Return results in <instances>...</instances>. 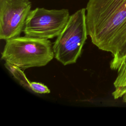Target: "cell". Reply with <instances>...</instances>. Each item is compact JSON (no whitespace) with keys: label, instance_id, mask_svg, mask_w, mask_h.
<instances>
[{"label":"cell","instance_id":"cell-1","mask_svg":"<svg viewBox=\"0 0 126 126\" xmlns=\"http://www.w3.org/2000/svg\"><path fill=\"white\" fill-rule=\"evenodd\" d=\"M86 20L92 43L111 53L110 67L126 57V0H89Z\"/></svg>","mask_w":126,"mask_h":126},{"label":"cell","instance_id":"cell-2","mask_svg":"<svg viewBox=\"0 0 126 126\" xmlns=\"http://www.w3.org/2000/svg\"><path fill=\"white\" fill-rule=\"evenodd\" d=\"M54 57L49 40L25 36L6 40L1 59L24 70L45 66Z\"/></svg>","mask_w":126,"mask_h":126},{"label":"cell","instance_id":"cell-3","mask_svg":"<svg viewBox=\"0 0 126 126\" xmlns=\"http://www.w3.org/2000/svg\"><path fill=\"white\" fill-rule=\"evenodd\" d=\"M88 35L86 8L70 15L68 20L53 45L54 58L63 65L73 64L80 56Z\"/></svg>","mask_w":126,"mask_h":126},{"label":"cell","instance_id":"cell-4","mask_svg":"<svg viewBox=\"0 0 126 126\" xmlns=\"http://www.w3.org/2000/svg\"><path fill=\"white\" fill-rule=\"evenodd\" d=\"M69 16L67 9H47L37 7L30 12L23 32L26 36L51 39L60 34Z\"/></svg>","mask_w":126,"mask_h":126},{"label":"cell","instance_id":"cell-5","mask_svg":"<svg viewBox=\"0 0 126 126\" xmlns=\"http://www.w3.org/2000/svg\"><path fill=\"white\" fill-rule=\"evenodd\" d=\"M30 0H0V39L19 36L31 10Z\"/></svg>","mask_w":126,"mask_h":126},{"label":"cell","instance_id":"cell-6","mask_svg":"<svg viewBox=\"0 0 126 126\" xmlns=\"http://www.w3.org/2000/svg\"><path fill=\"white\" fill-rule=\"evenodd\" d=\"M110 67L117 72V76L113 83L114 90L112 94L114 97L126 86V57Z\"/></svg>","mask_w":126,"mask_h":126},{"label":"cell","instance_id":"cell-7","mask_svg":"<svg viewBox=\"0 0 126 126\" xmlns=\"http://www.w3.org/2000/svg\"><path fill=\"white\" fill-rule=\"evenodd\" d=\"M4 66L23 87L30 90L31 82L26 77L23 70L7 62L5 63Z\"/></svg>","mask_w":126,"mask_h":126},{"label":"cell","instance_id":"cell-8","mask_svg":"<svg viewBox=\"0 0 126 126\" xmlns=\"http://www.w3.org/2000/svg\"><path fill=\"white\" fill-rule=\"evenodd\" d=\"M30 90L38 94H48L50 90L44 84L36 82H31Z\"/></svg>","mask_w":126,"mask_h":126},{"label":"cell","instance_id":"cell-9","mask_svg":"<svg viewBox=\"0 0 126 126\" xmlns=\"http://www.w3.org/2000/svg\"><path fill=\"white\" fill-rule=\"evenodd\" d=\"M126 93V86L124 87L117 94V95L114 97V99H117L119 98H121L123 96V95Z\"/></svg>","mask_w":126,"mask_h":126},{"label":"cell","instance_id":"cell-10","mask_svg":"<svg viewBox=\"0 0 126 126\" xmlns=\"http://www.w3.org/2000/svg\"><path fill=\"white\" fill-rule=\"evenodd\" d=\"M122 98H123V101L125 103H126V93L123 95V96L122 97Z\"/></svg>","mask_w":126,"mask_h":126}]
</instances>
